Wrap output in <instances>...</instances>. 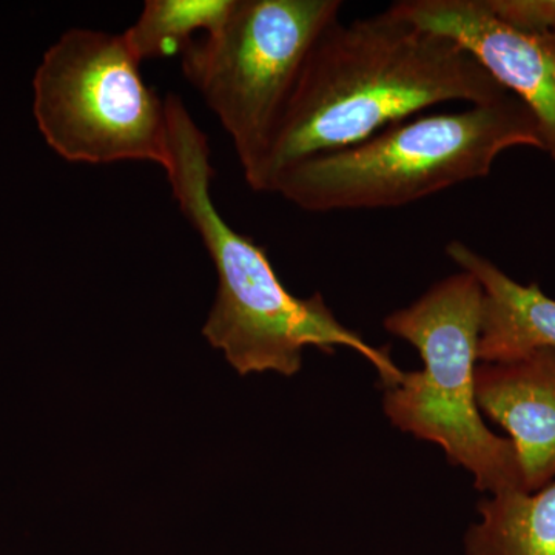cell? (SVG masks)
Segmentation results:
<instances>
[{"instance_id":"11","label":"cell","mask_w":555,"mask_h":555,"mask_svg":"<svg viewBox=\"0 0 555 555\" xmlns=\"http://www.w3.org/2000/svg\"><path fill=\"white\" fill-rule=\"evenodd\" d=\"M235 5L236 0H147L124 38L141 64L177 56L198 39L196 33L224 25Z\"/></svg>"},{"instance_id":"6","label":"cell","mask_w":555,"mask_h":555,"mask_svg":"<svg viewBox=\"0 0 555 555\" xmlns=\"http://www.w3.org/2000/svg\"><path fill=\"white\" fill-rule=\"evenodd\" d=\"M124 33L73 28L43 54L33 80L36 122L68 163L139 160L166 167L169 116Z\"/></svg>"},{"instance_id":"1","label":"cell","mask_w":555,"mask_h":555,"mask_svg":"<svg viewBox=\"0 0 555 555\" xmlns=\"http://www.w3.org/2000/svg\"><path fill=\"white\" fill-rule=\"evenodd\" d=\"M505 94L452 40L389 9L347 25L335 21L313 43L248 188L272 193L302 160L352 147L436 105Z\"/></svg>"},{"instance_id":"8","label":"cell","mask_w":555,"mask_h":555,"mask_svg":"<svg viewBox=\"0 0 555 555\" xmlns=\"http://www.w3.org/2000/svg\"><path fill=\"white\" fill-rule=\"evenodd\" d=\"M478 409L509 434L525 492L555 480V350L517 360L478 363Z\"/></svg>"},{"instance_id":"3","label":"cell","mask_w":555,"mask_h":555,"mask_svg":"<svg viewBox=\"0 0 555 555\" xmlns=\"http://www.w3.org/2000/svg\"><path fill=\"white\" fill-rule=\"evenodd\" d=\"M543 150L534 116L513 94L454 113L418 115L375 137L302 160L272 193L312 214L409 206L488 177L503 152Z\"/></svg>"},{"instance_id":"10","label":"cell","mask_w":555,"mask_h":555,"mask_svg":"<svg viewBox=\"0 0 555 555\" xmlns=\"http://www.w3.org/2000/svg\"><path fill=\"white\" fill-rule=\"evenodd\" d=\"M465 535L466 555H555V480L535 492L491 495Z\"/></svg>"},{"instance_id":"4","label":"cell","mask_w":555,"mask_h":555,"mask_svg":"<svg viewBox=\"0 0 555 555\" xmlns=\"http://www.w3.org/2000/svg\"><path fill=\"white\" fill-rule=\"evenodd\" d=\"M481 310L480 283L460 270L387 315L383 326L411 343L425 366L386 389L383 409L398 429L438 444L451 465L469 470L478 491L525 492L513 441L485 425L477 404Z\"/></svg>"},{"instance_id":"9","label":"cell","mask_w":555,"mask_h":555,"mask_svg":"<svg viewBox=\"0 0 555 555\" xmlns=\"http://www.w3.org/2000/svg\"><path fill=\"white\" fill-rule=\"evenodd\" d=\"M448 257L473 273L483 291L478 363L517 360L539 349L555 350V299L539 284H520L462 241Z\"/></svg>"},{"instance_id":"5","label":"cell","mask_w":555,"mask_h":555,"mask_svg":"<svg viewBox=\"0 0 555 555\" xmlns=\"http://www.w3.org/2000/svg\"><path fill=\"white\" fill-rule=\"evenodd\" d=\"M339 0H236L181 54L182 73L232 139L246 182L264 158L313 43Z\"/></svg>"},{"instance_id":"12","label":"cell","mask_w":555,"mask_h":555,"mask_svg":"<svg viewBox=\"0 0 555 555\" xmlns=\"http://www.w3.org/2000/svg\"><path fill=\"white\" fill-rule=\"evenodd\" d=\"M489 10L518 30L555 35V0H485Z\"/></svg>"},{"instance_id":"2","label":"cell","mask_w":555,"mask_h":555,"mask_svg":"<svg viewBox=\"0 0 555 555\" xmlns=\"http://www.w3.org/2000/svg\"><path fill=\"white\" fill-rule=\"evenodd\" d=\"M169 158L167 179L179 210L198 233L218 275L217 299L203 335L224 353L240 375L276 372L294 377L306 347L334 353L349 347L377 369L386 389L404 372L387 347H374L339 323L321 294L298 298L284 287L264 248L236 232L219 214L211 181L210 144L177 94H167Z\"/></svg>"},{"instance_id":"7","label":"cell","mask_w":555,"mask_h":555,"mask_svg":"<svg viewBox=\"0 0 555 555\" xmlns=\"http://www.w3.org/2000/svg\"><path fill=\"white\" fill-rule=\"evenodd\" d=\"M389 10L465 50L534 116L543 152L555 164V35L511 27L485 0H401Z\"/></svg>"}]
</instances>
